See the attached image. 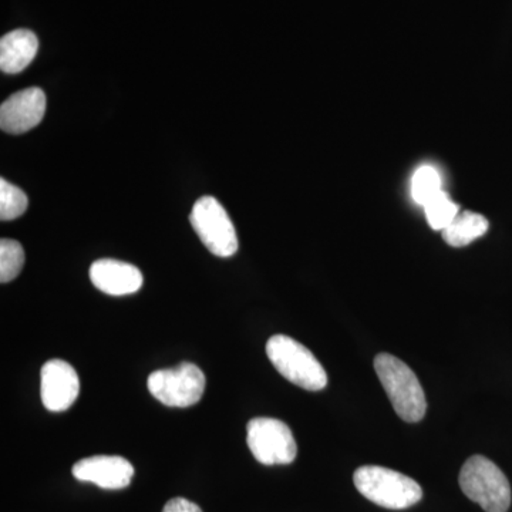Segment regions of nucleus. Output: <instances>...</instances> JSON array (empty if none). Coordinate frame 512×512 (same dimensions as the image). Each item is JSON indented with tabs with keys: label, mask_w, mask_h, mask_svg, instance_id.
I'll list each match as a JSON object with an SVG mask.
<instances>
[{
	"label": "nucleus",
	"mask_w": 512,
	"mask_h": 512,
	"mask_svg": "<svg viewBox=\"0 0 512 512\" xmlns=\"http://www.w3.org/2000/svg\"><path fill=\"white\" fill-rule=\"evenodd\" d=\"M375 370L394 412L407 423H417L427 410L426 394L412 369L389 353L375 359Z\"/></svg>",
	"instance_id": "obj_1"
},
{
	"label": "nucleus",
	"mask_w": 512,
	"mask_h": 512,
	"mask_svg": "<svg viewBox=\"0 0 512 512\" xmlns=\"http://www.w3.org/2000/svg\"><path fill=\"white\" fill-rule=\"evenodd\" d=\"M353 483L363 497L387 510H404L423 498V490L417 481L386 467L357 468Z\"/></svg>",
	"instance_id": "obj_2"
},
{
	"label": "nucleus",
	"mask_w": 512,
	"mask_h": 512,
	"mask_svg": "<svg viewBox=\"0 0 512 512\" xmlns=\"http://www.w3.org/2000/svg\"><path fill=\"white\" fill-rule=\"evenodd\" d=\"M266 355L275 369L289 382L309 392L328 386V375L315 355L295 339L275 335L266 343Z\"/></svg>",
	"instance_id": "obj_3"
},
{
	"label": "nucleus",
	"mask_w": 512,
	"mask_h": 512,
	"mask_svg": "<svg viewBox=\"0 0 512 512\" xmlns=\"http://www.w3.org/2000/svg\"><path fill=\"white\" fill-rule=\"evenodd\" d=\"M463 493L485 512H507L511 485L500 467L484 456L468 458L458 477Z\"/></svg>",
	"instance_id": "obj_4"
},
{
	"label": "nucleus",
	"mask_w": 512,
	"mask_h": 512,
	"mask_svg": "<svg viewBox=\"0 0 512 512\" xmlns=\"http://www.w3.org/2000/svg\"><path fill=\"white\" fill-rule=\"evenodd\" d=\"M190 222L211 254L229 258L237 254L238 237L228 212L217 198L205 195L192 207Z\"/></svg>",
	"instance_id": "obj_5"
},
{
	"label": "nucleus",
	"mask_w": 512,
	"mask_h": 512,
	"mask_svg": "<svg viewBox=\"0 0 512 512\" xmlns=\"http://www.w3.org/2000/svg\"><path fill=\"white\" fill-rule=\"evenodd\" d=\"M205 383L207 380L200 367L188 362L173 369L157 370L147 380L148 390L158 402L180 409L200 402Z\"/></svg>",
	"instance_id": "obj_6"
},
{
	"label": "nucleus",
	"mask_w": 512,
	"mask_h": 512,
	"mask_svg": "<svg viewBox=\"0 0 512 512\" xmlns=\"http://www.w3.org/2000/svg\"><path fill=\"white\" fill-rule=\"evenodd\" d=\"M247 443L252 456L264 466H286L298 454L292 430L278 419L256 417L248 423Z\"/></svg>",
	"instance_id": "obj_7"
},
{
	"label": "nucleus",
	"mask_w": 512,
	"mask_h": 512,
	"mask_svg": "<svg viewBox=\"0 0 512 512\" xmlns=\"http://www.w3.org/2000/svg\"><path fill=\"white\" fill-rule=\"evenodd\" d=\"M80 393V380L76 370L60 359L46 362L40 373V394L43 406L49 412H66Z\"/></svg>",
	"instance_id": "obj_8"
},
{
	"label": "nucleus",
	"mask_w": 512,
	"mask_h": 512,
	"mask_svg": "<svg viewBox=\"0 0 512 512\" xmlns=\"http://www.w3.org/2000/svg\"><path fill=\"white\" fill-rule=\"evenodd\" d=\"M46 113V94L30 87L12 94L0 107V127L5 133L23 134L39 126Z\"/></svg>",
	"instance_id": "obj_9"
},
{
	"label": "nucleus",
	"mask_w": 512,
	"mask_h": 512,
	"mask_svg": "<svg viewBox=\"0 0 512 512\" xmlns=\"http://www.w3.org/2000/svg\"><path fill=\"white\" fill-rule=\"evenodd\" d=\"M72 473L82 483H93L104 490H123L133 480L134 467L124 457L93 456L77 461Z\"/></svg>",
	"instance_id": "obj_10"
},
{
	"label": "nucleus",
	"mask_w": 512,
	"mask_h": 512,
	"mask_svg": "<svg viewBox=\"0 0 512 512\" xmlns=\"http://www.w3.org/2000/svg\"><path fill=\"white\" fill-rule=\"evenodd\" d=\"M89 275L99 291L111 296L133 295L144 282L137 266L116 259H99L90 266Z\"/></svg>",
	"instance_id": "obj_11"
},
{
	"label": "nucleus",
	"mask_w": 512,
	"mask_h": 512,
	"mask_svg": "<svg viewBox=\"0 0 512 512\" xmlns=\"http://www.w3.org/2000/svg\"><path fill=\"white\" fill-rule=\"evenodd\" d=\"M39 50V39L26 29L13 30L0 40V69L6 74L23 72Z\"/></svg>",
	"instance_id": "obj_12"
},
{
	"label": "nucleus",
	"mask_w": 512,
	"mask_h": 512,
	"mask_svg": "<svg viewBox=\"0 0 512 512\" xmlns=\"http://www.w3.org/2000/svg\"><path fill=\"white\" fill-rule=\"evenodd\" d=\"M488 227L490 224L484 215L463 211L458 212L457 217L441 231V234L450 247L463 248L487 234Z\"/></svg>",
	"instance_id": "obj_13"
},
{
	"label": "nucleus",
	"mask_w": 512,
	"mask_h": 512,
	"mask_svg": "<svg viewBox=\"0 0 512 512\" xmlns=\"http://www.w3.org/2000/svg\"><path fill=\"white\" fill-rule=\"evenodd\" d=\"M441 177L439 171L431 165H423L413 175L412 195L413 200L421 207H426L433 198L440 194Z\"/></svg>",
	"instance_id": "obj_14"
},
{
	"label": "nucleus",
	"mask_w": 512,
	"mask_h": 512,
	"mask_svg": "<svg viewBox=\"0 0 512 512\" xmlns=\"http://www.w3.org/2000/svg\"><path fill=\"white\" fill-rule=\"evenodd\" d=\"M25 265V251L15 239L0 241V282L8 284L18 278Z\"/></svg>",
	"instance_id": "obj_15"
},
{
	"label": "nucleus",
	"mask_w": 512,
	"mask_h": 512,
	"mask_svg": "<svg viewBox=\"0 0 512 512\" xmlns=\"http://www.w3.org/2000/svg\"><path fill=\"white\" fill-rule=\"evenodd\" d=\"M28 205V195L25 192L5 178L0 180V220L13 221L22 217L28 210Z\"/></svg>",
	"instance_id": "obj_16"
},
{
	"label": "nucleus",
	"mask_w": 512,
	"mask_h": 512,
	"mask_svg": "<svg viewBox=\"0 0 512 512\" xmlns=\"http://www.w3.org/2000/svg\"><path fill=\"white\" fill-rule=\"evenodd\" d=\"M424 208L427 222L434 231H443L457 217L460 208L456 202L451 200L446 192L441 191L436 198H433Z\"/></svg>",
	"instance_id": "obj_17"
},
{
	"label": "nucleus",
	"mask_w": 512,
	"mask_h": 512,
	"mask_svg": "<svg viewBox=\"0 0 512 512\" xmlns=\"http://www.w3.org/2000/svg\"><path fill=\"white\" fill-rule=\"evenodd\" d=\"M163 512H202V510L197 504L192 503V501L177 497L164 505Z\"/></svg>",
	"instance_id": "obj_18"
}]
</instances>
